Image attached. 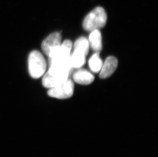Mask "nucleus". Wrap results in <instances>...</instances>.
<instances>
[{"label": "nucleus", "instance_id": "1", "mask_svg": "<svg viewBox=\"0 0 158 157\" xmlns=\"http://www.w3.org/2000/svg\"><path fill=\"white\" fill-rule=\"evenodd\" d=\"M73 70L72 67L67 65H51L42 80L43 86L47 88H51L60 84L69 78Z\"/></svg>", "mask_w": 158, "mask_h": 157}, {"label": "nucleus", "instance_id": "2", "mask_svg": "<svg viewBox=\"0 0 158 157\" xmlns=\"http://www.w3.org/2000/svg\"><path fill=\"white\" fill-rule=\"evenodd\" d=\"M107 14L103 8L98 7L85 16L83 22V27L87 31L99 30L106 26Z\"/></svg>", "mask_w": 158, "mask_h": 157}, {"label": "nucleus", "instance_id": "3", "mask_svg": "<svg viewBox=\"0 0 158 157\" xmlns=\"http://www.w3.org/2000/svg\"><path fill=\"white\" fill-rule=\"evenodd\" d=\"M29 72L34 78L41 77L47 69V63L43 55L39 51L33 50L28 57Z\"/></svg>", "mask_w": 158, "mask_h": 157}, {"label": "nucleus", "instance_id": "4", "mask_svg": "<svg viewBox=\"0 0 158 157\" xmlns=\"http://www.w3.org/2000/svg\"><path fill=\"white\" fill-rule=\"evenodd\" d=\"M74 85L71 78H68L60 84L49 88L48 91L49 96L58 99H66L73 95Z\"/></svg>", "mask_w": 158, "mask_h": 157}, {"label": "nucleus", "instance_id": "5", "mask_svg": "<svg viewBox=\"0 0 158 157\" xmlns=\"http://www.w3.org/2000/svg\"><path fill=\"white\" fill-rule=\"evenodd\" d=\"M61 35L59 32L50 34L42 43V49L44 53L49 56L51 53L61 45Z\"/></svg>", "mask_w": 158, "mask_h": 157}, {"label": "nucleus", "instance_id": "6", "mask_svg": "<svg viewBox=\"0 0 158 157\" xmlns=\"http://www.w3.org/2000/svg\"><path fill=\"white\" fill-rule=\"evenodd\" d=\"M118 66V60L113 56L108 57L103 63L100 70L99 77L106 78L110 77L115 72Z\"/></svg>", "mask_w": 158, "mask_h": 157}, {"label": "nucleus", "instance_id": "7", "mask_svg": "<svg viewBox=\"0 0 158 157\" xmlns=\"http://www.w3.org/2000/svg\"><path fill=\"white\" fill-rule=\"evenodd\" d=\"M73 78L79 84L89 85L94 81V76L87 70L80 69L73 73Z\"/></svg>", "mask_w": 158, "mask_h": 157}, {"label": "nucleus", "instance_id": "8", "mask_svg": "<svg viewBox=\"0 0 158 157\" xmlns=\"http://www.w3.org/2000/svg\"><path fill=\"white\" fill-rule=\"evenodd\" d=\"M89 46L95 52L100 53L102 49V33L99 30L91 31L89 36Z\"/></svg>", "mask_w": 158, "mask_h": 157}, {"label": "nucleus", "instance_id": "9", "mask_svg": "<svg viewBox=\"0 0 158 157\" xmlns=\"http://www.w3.org/2000/svg\"><path fill=\"white\" fill-rule=\"evenodd\" d=\"M85 56L82 52L77 50H73V53L70 55V64L72 67L79 68L85 63Z\"/></svg>", "mask_w": 158, "mask_h": 157}, {"label": "nucleus", "instance_id": "10", "mask_svg": "<svg viewBox=\"0 0 158 157\" xmlns=\"http://www.w3.org/2000/svg\"><path fill=\"white\" fill-rule=\"evenodd\" d=\"M103 63L99 57V53L97 52H95L89 60V69L94 73H98L100 71Z\"/></svg>", "mask_w": 158, "mask_h": 157}, {"label": "nucleus", "instance_id": "11", "mask_svg": "<svg viewBox=\"0 0 158 157\" xmlns=\"http://www.w3.org/2000/svg\"><path fill=\"white\" fill-rule=\"evenodd\" d=\"M89 40L84 37H80L75 42L73 46L74 50L82 52L85 56L88 55L89 51Z\"/></svg>", "mask_w": 158, "mask_h": 157}]
</instances>
